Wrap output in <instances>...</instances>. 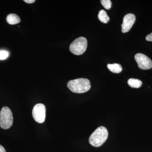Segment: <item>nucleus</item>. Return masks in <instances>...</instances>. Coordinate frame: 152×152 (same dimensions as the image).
I'll return each mask as SVG.
<instances>
[{
    "instance_id": "1",
    "label": "nucleus",
    "mask_w": 152,
    "mask_h": 152,
    "mask_svg": "<svg viewBox=\"0 0 152 152\" xmlns=\"http://www.w3.org/2000/svg\"><path fill=\"white\" fill-rule=\"evenodd\" d=\"M67 87L72 92L82 94L89 91L91 85L90 81L88 79L80 78L68 82Z\"/></svg>"
},
{
    "instance_id": "2",
    "label": "nucleus",
    "mask_w": 152,
    "mask_h": 152,
    "mask_svg": "<svg viewBox=\"0 0 152 152\" xmlns=\"http://www.w3.org/2000/svg\"><path fill=\"white\" fill-rule=\"evenodd\" d=\"M108 137V132L105 127L98 128L90 136L89 142L93 146L99 147L106 142Z\"/></svg>"
},
{
    "instance_id": "3",
    "label": "nucleus",
    "mask_w": 152,
    "mask_h": 152,
    "mask_svg": "<svg viewBox=\"0 0 152 152\" xmlns=\"http://www.w3.org/2000/svg\"><path fill=\"white\" fill-rule=\"evenodd\" d=\"M13 122L12 113L8 107H3L0 112V126L7 129L12 126Z\"/></svg>"
},
{
    "instance_id": "4",
    "label": "nucleus",
    "mask_w": 152,
    "mask_h": 152,
    "mask_svg": "<svg viewBox=\"0 0 152 152\" xmlns=\"http://www.w3.org/2000/svg\"><path fill=\"white\" fill-rule=\"evenodd\" d=\"M88 46L87 39L84 37H80L76 39L71 43L69 50L74 54L80 56L83 54Z\"/></svg>"
},
{
    "instance_id": "5",
    "label": "nucleus",
    "mask_w": 152,
    "mask_h": 152,
    "mask_svg": "<svg viewBox=\"0 0 152 152\" xmlns=\"http://www.w3.org/2000/svg\"><path fill=\"white\" fill-rule=\"evenodd\" d=\"M32 115L37 122L42 124L45 121L46 117V108L42 104H38L34 107Z\"/></svg>"
},
{
    "instance_id": "6",
    "label": "nucleus",
    "mask_w": 152,
    "mask_h": 152,
    "mask_svg": "<svg viewBox=\"0 0 152 152\" xmlns=\"http://www.w3.org/2000/svg\"><path fill=\"white\" fill-rule=\"evenodd\" d=\"M134 58L140 69L143 70H148L152 68L151 60L143 54H137L135 56Z\"/></svg>"
},
{
    "instance_id": "7",
    "label": "nucleus",
    "mask_w": 152,
    "mask_h": 152,
    "mask_svg": "<svg viewBox=\"0 0 152 152\" xmlns=\"http://www.w3.org/2000/svg\"><path fill=\"white\" fill-rule=\"evenodd\" d=\"M136 21V17L133 14H128L124 17L123 24L121 25L122 32L123 33L128 32L132 27Z\"/></svg>"
},
{
    "instance_id": "8",
    "label": "nucleus",
    "mask_w": 152,
    "mask_h": 152,
    "mask_svg": "<svg viewBox=\"0 0 152 152\" xmlns=\"http://www.w3.org/2000/svg\"><path fill=\"white\" fill-rule=\"evenodd\" d=\"M7 21L10 25H15L20 22V19L18 16L15 14H11L7 17Z\"/></svg>"
},
{
    "instance_id": "9",
    "label": "nucleus",
    "mask_w": 152,
    "mask_h": 152,
    "mask_svg": "<svg viewBox=\"0 0 152 152\" xmlns=\"http://www.w3.org/2000/svg\"><path fill=\"white\" fill-rule=\"evenodd\" d=\"M108 69L110 71L114 73H120L122 71V67L120 64H108L107 66Z\"/></svg>"
},
{
    "instance_id": "10",
    "label": "nucleus",
    "mask_w": 152,
    "mask_h": 152,
    "mask_svg": "<svg viewBox=\"0 0 152 152\" xmlns=\"http://www.w3.org/2000/svg\"><path fill=\"white\" fill-rule=\"evenodd\" d=\"M98 17L99 20L104 23H107L110 21V18L107 15L106 11L104 10H101L99 11Z\"/></svg>"
},
{
    "instance_id": "11",
    "label": "nucleus",
    "mask_w": 152,
    "mask_h": 152,
    "mask_svg": "<svg viewBox=\"0 0 152 152\" xmlns=\"http://www.w3.org/2000/svg\"><path fill=\"white\" fill-rule=\"evenodd\" d=\"M128 84L132 88H138L141 86L142 83L138 79L131 78L128 80Z\"/></svg>"
},
{
    "instance_id": "12",
    "label": "nucleus",
    "mask_w": 152,
    "mask_h": 152,
    "mask_svg": "<svg viewBox=\"0 0 152 152\" xmlns=\"http://www.w3.org/2000/svg\"><path fill=\"white\" fill-rule=\"evenodd\" d=\"M101 3L106 10H110L112 7V2L110 0H102Z\"/></svg>"
},
{
    "instance_id": "13",
    "label": "nucleus",
    "mask_w": 152,
    "mask_h": 152,
    "mask_svg": "<svg viewBox=\"0 0 152 152\" xmlns=\"http://www.w3.org/2000/svg\"><path fill=\"white\" fill-rule=\"evenodd\" d=\"M8 52L5 50L0 51V60H5L9 56Z\"/></svg>"
},
{
    "instance_id": "14",
    "label": "nucleus",
    "mask_w": 152,
    "mask_h": 152,
    "mask_svg": "<svg viewBox=\"0 0 152 152\" xmlns=\"http://www.w3.org/2000/svg\"><path fill=\"white\" fill-rule=\"evenodd\" d=\"M146 40L149 42H152V33L148 35L146 37Z\"/></svg>"
},
{
    "instance_id": "15",
    "label": "nucleus",
    "mask_w": 152,
    "mask_h": 152,
    "mask_svg": "<svg viewBox=\"0 0 152 152\" xmlns=\"http://www.w3.org/2000/svg\"><path fill=\"white\" fill-rule=\"evenodd\" d=\"M24 1L28 4H32L35 2V0H24Z\"/></svg>"
},
{
    "instance_id": "16",
    "label": "nucleus",
    "mask_w": 152,
    "mask_h": 152,
    "mask_svg": "<svg viewBox=\"0 0 152 152\" xmlns=\"http://www.w3.org/2000/svg\"><path fill=\"white\" fill-rule=\"evenodd\" d=\"M0 152H6L4 148L0 145Z\"/></svg>"
}]
</instances>
